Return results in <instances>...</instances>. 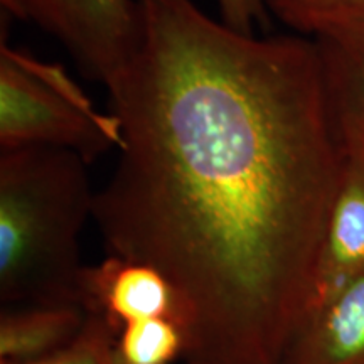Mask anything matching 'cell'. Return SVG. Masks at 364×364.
I'll return each mask as SVG.
<instances>
[{
	"mask_svg": "<svg viewBox=\"0 0 364 364\" xmlns=\"http://www.w3.org/2000/svg\"><path fill=\"white\" fill-rule=\"evenodd\" d=\"M186 354V332L166 317L122 327L115 338L117 364H172Z\"/></svg>",
	"mask_w": 364,
	"mask_h": 364,
	"instance_id": "obj_10",
	"label": "cell"
},
{
	"mask_svg": "<svg viewBox=\"0 0 364 364\" xmlns=\"http://www.w3.org/2000/svg\"><path fill=\"white\" fill-rule=\"evenodd\" d=\"M9 16L38 26L70 51L85 75L107 90L140 41L139 0H0Z\"/></svg>",
	"mask_w": 364,
	"mask_h": 364,
	"instance_id": "obj_4",
	"label": "cell"
},
{
	"mask_svg": "<svg viewBox=\"0 0 364 364\" xmlns=\"http://www.w3.org/2000/svg\"><path fill=\"white\" fill-rule=\"evenodd\" d=\"M312 41L344 147L364 154V22L339 27Z\"/></svg>",
	"mask_w": 364,
	"mask_h": 364,
	"instance_id": "obj_7",
	"label": "cell"
},
{
	"mask_svg": "<svg viewBox=\"0 0 364 364\" xmlns=\"http://www.w3.org/2000/svg\"><path fill=\"white\" fill-rule=\"evenodd\" d=\"M115 338V331L105 318L88 314L83 331L70 346L53 356L26 364H117Z\"/></svg>",
	"mask_w": 364,
	"mask_h": 364,
	"instance_id": "obj_12",
	"label": "cell"
},
{
	"mask_svg": "<svg viewBox=\"0 0 364 364\" xmlns=\"http://www.w3.org/2000/svg\"><path fill=\"white\" fill-rule=\"evenodd\" d=\"M221 21L245 34H255L257 27L265 24L268 9L265 0H216Z\"/></svg>",
	"mask_w": 364,
	"mask_h": 364,
	"instance_id": "obj_13",
	"label": "cell"
},
{
	"mask_svg": "<svg viewBox=\"0 0 364 364\" xmlns=\"http://www.w3.org/2000/svg\"><path fill=\"white\" fill-rule=\"evenodd\" d=\"M346 154L343 177L317 255L306 322L336 295L364 279V154Z\"/></svg>",
	"mask_w": 364,
	"mask_h": 364,
	"instance_id": "obj_6",
	"label": "cell"
},
{
	"mask_svg": "<svg viewBox=\"0 0 364 364\" xmlns=\"http://www.w3.org/2000/svg\"><path fill=\"white\" fill-rule=\"evenodd\" d=\"M285 364H364V279L309 318Z\"/></svg>",
	"mask_w": 364,
	"mask_h": 364,
	"instance_id": "obj_8",
	"label": "cell"
},
{
	"mask_svg": "<svg viewBox=\"0 0 364 364\" xmlns=\"http://www.w3.org/2000/svg\"><path fill=\"white\" fill-rule=\"evenodd\" d=\"M122 140L117 113L100 110L65 66L0 43V149H66L90 164Z\"/></svg>",
	"mask_w": 364,
	"mask_h": 364,
	"instance_id": "obj_3",
	"label": "cell"
},
{
	"mask_svg": "<svg viewBox=\"0 0 364 364\" xmlns=\"http://www.w3.org/2000/svg\"><path fill=\"white\" fill-rule=\"evenodd\" d=\"M86 321L81 304L2 307L0 359L26 364L53 356L78 338Z\"/></svg>",
	"mask_w": 364,
	"mask_h": 364,
	"instance_id": "obj_9",
	"label": "cell"
},
{
	"mask_svg": "<svg viewBox=\"0 0 364 364\" xmlns=\"http://www.w3.org/2000/svg\"><path fill=\"white\" fill-rule=\"evenodd\" d=\"M81 304L88 314L105 318L115 334L132 322L159 317L188 329L186 309L171 282L154 267L125 258L108 255L98 265L85 267Z\"/></svg>",
	"mask_w": 364,
	"mask_h": 364,
	"instance_id": "obj_5",
	"label": "cell"
},
{
	"mask_svg": "<svg viewBox=\"0 0 364 364\" xmlns=\"http://www.w3.org/2000/svg\"><path fill=\"white\" fill-rule=\"evenodd\" d=\"M268 12L304 38L364 22V0H265Z\"/></svg>",
	"mask_w": 364,
	"mask_h": 364,
	"instance_id": "obj_11",
	"label": "cell"
},
{
	"mask_svg": "<svg viewBox=\"0 0 364 364\" xmlns=\"http://www.w3.org/2000/svg\"><path fill=\"white\" fill-rule=\"evenodd\" d=\"M108 88L118 162L93 220L154 267L188 317L186 364H285L346 166L316 43L257 38L193 0H139Z\"/></svg>",
	"mask_w": 364,
	"mask_h": 364,
	"instance_id": "obj_1",
	"label": "cell"
},
{
	"mask_svg": "<svg viewBox=\"0 0 364 364\" xmlns=\"http://www.w3.org/2000/svg\"><path fill=\"white\" fill-rule=\"evenodd\" d=\"M86 167L66 149H0L2 307L81 304L80 235L97 196Z\"/></svg>",
	"mask_w": 364,
	"mask_h": 364,
	"instance_id": "obj_2",
	"label": "cell"
}]
</instances>
